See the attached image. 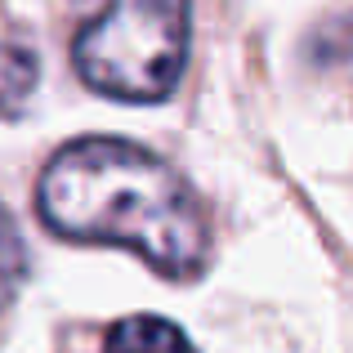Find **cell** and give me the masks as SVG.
Listing matches in <instances>:
<instances>
[{
    "label": "cell",
    "mask_w": 353,
    "mask_h": 353,
    "mask_svg": "<svg viewBox=\"0 0 353 353\" xmlns=\"http://www.w3.org/2000/svg\"><path fill=\"white\" fill-rule=\"evenodd\" d=\"M45 228L68 241L134 250L161 277L188 282L206 268V206L179 170L125 139H77L36 183Z\"/></svg>",
    "instance_id": "obj_1"
},
{
    "label": "cell",
    "mask_w": 353,
    "mask_h": 353,
    "mask_svg": "<svg viewBox=\"0 0 353 353\" xmlns=\"http://www.w3.org/2000/svg\"><path fill=\"white\" fill-rule=\"evenodd\" d=\"M81 14L72 63L108 99L161 103L188 63L192 0H72Z\"/></svg>",
    "instance_id": "obj_2"
},
{
    "label": "cell",
    "mask_w": 353,
    "mask_h": 353,
    "mask_svg": "<svg viewBox=\"0 0 353 353\" xmlns=\"http://www.w3.org/2000/svg\"><path fill=\"white\" fill-rule=\"evenodd\" d=\"M41 77V54L27 41L23 27L0 23V117H14L32 99Z\"/></svg>",
    "instance_id": "obj_3"
},
{
    "label": "cell",
    "mask_w": 353,
    "mask_h": 353,
    "mask_svg": "<svg viewBox=\"0 0 353 353\" xmlns=\"http://www.w3.org/2000/svg\"><path fill=\"white\" fill-rule=\"evenodd\" d=\"M108 353H197V349L174 322L157 318V313H134L108 331Z\"/></svg>",
    "instance_id": "obj_4"
},
{
    "label": "cell",
    "mask_w": 353,
    "mask_h": 353,
    "mask_svg": "<svg viewBox=\"0 0 353 353\" xmlns=\"http://www.w3.org/2000/svg\"><path fill=\"white\" fill-rule=\"evenodd\" d=\"M23 277H27V246L18 237V224L9 219V210L0 206V309L18 295Z\"/></svg>",
    "instance_id": "obj_5"
},
{
    "label": "cell",
    "mask_w": 353,
    "mask_h": 353,
    "mask_svg": "<svg viewBox=\"0 0 353 353\" xmlns=\"http://www.w3.org/2000/svg\"><path fill=\"white\" fill-rule=\"evenodd\" d=\"M345 68H349V81H353V23H349V32H345Z\"/></svg>",
    "instance_id": "obj_6"
}]
</instances>
